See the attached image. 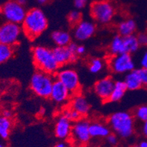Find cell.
<instances>
[{"label": "cell", "instance_id": "cell-41", "mask_svg": "<svg viewBox=\"0 0 147 147\" xmlns=\"http://www.w3.org/2000/svg\"><path fill=\"white\" fill-rule=\"evenodd\" d=\"M50 0H37V2H38L40 5H46L48 3Z\"/></svg>", "mask_w": 147, "mask_h": 147}, {"label": "cell", "instance_id": "cell-2", "mask_svg": "<svg viewBox=\"0 0 147 147\" xmlns=\"http://www.w3.org/2000/svg\"><path fill=\"white\" fill-rule=\"evenodd\" d=\"M108 125L119 138L128 139L135 132V117L127 111H117L109 116Z\"/></svg>", "mask_w": 147, "mask_h": 147}, {"label": "cell", "instance_id": "cell-22", "mask_svg": "<svg viewBox=\"0 0 147 147\" xmlns=\"http://www.w3.org/2000/svg\"><path fill=\"white\" fill-rule=\"evenodd\" d=\"M127 88L126 87L124 81L117 80L115 82L113 90L110 97L109 102H118L123 99L125 95Z\"/></svg>", "mask_w": 147, "mask_h": 147}, {"label": "cell", "instance_id": "cell-27", "mask_svg": "<svg viewBox=\"0 0 147 147\" xmlns=\"http://www.w3.org/2000/svg\"><path fill=\"white\" fill-rule=\"evenodd\" d=\"M82 20V14L78 9L71 10L68 15V22L72 27H75Z\"/></svg>", "mask_w": 147, "mask_h": 147}, {"label": "cell", "instance_id": "cell-44", "mask_svg": "<svg viewBox=\"0 0 147 147\" xmlns=\"http://www.w3.org/2000/svg\"><path fill=\"white\" fill-rule=\"evenodd\" d=\"M132 147H139V146L138 145H134V146H132Z\"/></svg>", "mask_w": 147, "mask_h": 147}, {"label": "cell", "instance_id": "cell-39", "mask_svg": "<svg viewBox=\"0 0 147 147\" xmlns=\"http://www.w3.org/2000/svg\"><path fill=\"white\" fill-rule=\"evenodd\" d=\"M138 146L139 147H147V139L141 140L138 144Z\"/></svg>", "mask_w": 147, "mask_h": 147}, {"label": "cell", "instance_id": "cell-45", "mask_svg": "<svg viewBox=\"0 0 147 147\" xmlns=\"http://www.w3.org/2000/svg\"><path fill=\"white\" fill-rule=\"evenodd\" d=\"M75 147H82V146H75Z\"/></svg>", "mask_w": 147, "mask_h": 147}, {"label": "cell", "instance_id": "cell-29", "mask_svg": "<svg viewBox=\"0 0 147 147\" xmlns=\"http://www.w3.org/2000/svg\"><path fill=\"white\" fill-rule=\"evenodd\" d=\"M133 115L135 119L140 121H147V105H143L138 107L134 110Z\"/></svg>", "mask_w": 147, "mask_h": 147}, {"label": "cell", "instance_id": "cell-3", "mask_svg": "<svg viewBox=\"0 0 147 147\" xmlns=\"http://www.w3.org/2000/svg\"><path fill=\"white\" fill-rule=\"evenodd\" d=\"M33 63L36 69L46 73L55 74L58 71V65L54 56L52 49L41 45L35 46L32 49Z\"/></svg>", "mask_w": 147, "mask_h": 147}, {"label": "cell", "instance_id": "cell-10", "mask_svg": "<svg viewBox=\"0 0 147 147\" xmlns=\"http://www.w3.org/2000/svg\"><path fill=\"white\" fill-rule=\"evenodd\" d=\"M56 79L62 82L71 95L80 94L81 90L80 80L79 74L73 69H63L56 73Z\"/></svg>", "mask_w": 147, "mask_h": 147}, {"label": "cell", "instance_id": "cell-34", "mask_svg": "<svg viewBox=\"0 0 147 147\" xmlns=\"http://www.w3.org/2000/svg\"><path fill=\"white\" fill-rule=\"evenodd\" d=\"M88 3V0H74V5L78 10L83 9Z\"/></svg>", "mask_w": 147, "mask_h": 147}, {"label": "cell", "instance_id": "cell-28", "mask_svg": "<svg viewBox=\"0 0 147 147\" xmlns=\"http://www.w3.org/2000/svg\"><path fill=\"white\" fill-rule=\"evenodd\" d=\"M62 114L65 117H66L67 119H69L72 122L77 121L80 120V119L82 118V115L79 113L77 110H75L74 109L72 108V107H71L70 106L69 107H66V108L64 109L63 110Z\"/></svg>", "mask_w": 147, "mask_h": 147}, {"label": "cell", "instance_id": "cell-26", "mask_svg": "<svg viewBox=\"0 0 147 147\" xmlns=\"http://www.w3.org/2000/svg\"><path fill=\"white\" fill-rule=\"evenodd\" d=\"M105 68V63L99 57H94L90 60L88 63V69L90 73L96 74L103 70Z\"/></svg>", "mask_w": 147, "mask_h": 147}, {"label": "cell", "instance_id": "cell-46", "mask_svg": "<svg viewBox=\"0 0 147 147\" xmlns=\"http://www.w3.org/2000/svg\"><path fill=\"white\" fill-rule=\"evenodd\" d=\"M0 93H1V90H0Z\"/></svg>", "mask_w": 147, "mask_h": 147}, {"label": "cell", "instance_id": "cell-33", "mask_svg": "<svg viewBox=\"0 0 147 147\" xmlns=\"http://www.w3.org/2000/svg\"><path fill=\"white\" fill-rule=\"evenodd\" d=\"M138 39L139 44L143 47H147V33L146 32H140L137 35Z\"/></svg>", "mask_w": 147, "mask_h": 147}, {"label": "cell", "instance_id": "cell-8", "mask_svg": "<svg viewBox=\"0 0 147 147\" xmlns=\"http://www.w3.org/2000/svg\"><path fill=\"white\" fill-rule=\"evenodd\" d=\"M23 32L20 24L5 22L0 24V43L14 47L20 40Z\"/></svg>", "mask_w": 147, "mask_h": 147}, {"label": "cell", "instance_id": "cell-13", "mask_svg": "<svg viewBox=\"0 0 147 147\" xmlns=\"http://www.w3.org/2000/svg\"><path fill=\"white\" fill-rule=\"evenodd\" d=\"M72 121L65 117L63 115H59L56 119L54 133L55 137L61 140H66L70 139L72 130Z\"/></svg>", "mask_w": 147, "mask_h": 147}, {"label": "cell", "instance_id": "cell-6", "mask_svg": "<svg viewBox=\"0 0 147 147\" xmlns=\"http://www.w3.org/2000/svg\"><path fill=\"white\" fill-rule=\"evenodd\" d=\"M109 69L115 74H124L135 70L136 62L131 54L124 53L110 56L108 60Z\"/></svg>", "mask_w": 147, "mask_h": 147}, {"label": "cell", "instance_id": "cell-23", "mask_svg": "<svg viewBox=\"0 0 147 147\" xmlns=\"http://www.w3.org/2000/svg\"><path fill=\"white\" fill-rule=\"evenodd\" d=\"M124 47H125V52L129 54H134L137 52L140 49V45L139 44L138 39L137 35H131L128 36L124 37Z\"/></svg>", "mask_w": 147, "mask_h": 147}, {"label": "cell", "instance_id": "cell-24", "mask_svg": "<svg viewBox=\"0 0 147 147\" xmlns=\"http://www.w3.org/2000/svg\"><path fill=\"white\" fill-rule=\"evenodd\" d=\"M12 121L4 116H0V138L7 140L10 137L12 129Z\"/></svg>", "mask_w": 147, "mask_h": 147}, {"label": "cell", "instance_id": "cell-1", "mask_svg": "<svg viewBox=\"0 0 147 147\" xmlns=\"http://www.w3.org/2000/svg\"><path fill=\"white\" fill-rule=\"evenodd\" d=\"M22 24L24 35L32 40L45 32L49 23L44 11L35 7L27 11Z\"/></svg>", "mask_w": 147, "mask_h": 147}, {"label": "cell", "instance_id": "cell-5", "mask_svg": "<svg viewBox=\"0 0 147 147\" xmlns=\"http://www.w3.org/2000/svg\"><path fill=\"white\" fill-rule=\"evenodd\" d=\"M115 13V5L110 0H97L90 5V16L96 22L102 25H107L112 22Z\"/></svg>", "mask_w": 147, "mask_h": 147}, {"label": "cell", "instance_id": "cell-12", "mask_svg": "<svg viewBox=\"0 0 147 147\" xmlns=\"http://www.w3.org/2000/svg\"><path fill=\"white\" fill-rule=\"evenodd\" d=\"M96 26L93 22L82 20L74 27V37L79 41L88 40L95 34Z\"/></svg>", "mask_w": 147, "mask_h": 147}, {"label": "cell", "instance_id": "cell-40", "mask_svg": "<svg viewBox=\"0 0 147 147\" xmlns=\"http://www.w3.org/2000/svg\"><path fill=\"white\" fill-rule=\"evenodd\" d=\"M15 1L16 2H18V4H20V5H24H24H25L27 2V0H15Z\"/></svg>", "mask_w": 147, "mask_h": 147}, {"label": "cell", "instance_id": "cell-30", "mask_svg": "<svg viewBox=\"0 0 147 147\" xmlns=\"http://www.w3.org/2000/svg\"><path fill=\"white\" fill-rule=\"evenodd\" d=\"M119 136L114 132H111L105 138V144L108 147H115L119 144Z\"/></svg>", "mask_w": 147, "mask_h": 147}, {"label": "cell", "instance_id": "cell-31", "mask_svg": "<svg viewBox=\"0 0 147 147\" xmlns=\"http://www.w3.org/2000/svg\"><path fill=\"white\" fill-rule=\"evenodd\" d=\"M139 65L140 68L147 69V49H145L139 57Z\"/></svg>", "mask_w": 147, "mask_h": 147}, {"label": "cell", "instance_id": "cell-11", "mask_svg": "<svg viewBox=\"0 0 147 147\" xmlns=\"http://www.w3.org/2000/svg\"><path fill=\"white\" fill-rule=\"evenodd\" d=\"M115 82L111 77L99 79L94 85V91L102 102H109L113 90Z\"/></svg>", "mask_w": 147, "mask_h": 147}, {"label": "cell", "instance_id": "cell-37", "mask_svg": "<svg viewBox=\"0 0 147 147\" xmlns=\"http://www.w3.org/2000/svg\"><path fill=\"white\" fill-rule=\"evenodd\" d=\"M141 131L144 137L147 139V121L143 122L142 127H141Z\"/></svg>", "mask_w": 147, "mask_h": 147}, {"label": "cell", "instance_id": "cell-35", "mask_svg": "<svg viewBox=\"0 0 147 147\" xmlns=\"http://www.w3.org/2000/svg\"><path fill=\"white\" fill-rule=\"evenodd\" d=\"M2 116L5 118H7V119H12V117L13 116V112H12L10 110H8V109H5L2 111Z\"/></svg>", "mask_w": 147, "mask_h": 147}, {"label": "cell", "instance_id": "cell-43", "mask_svg": "<svg viewBox=\"0 0 147 147\" xmlns=\"http://www.w3.org/2000/svg\"><path fill=\"white\" fill-rule=\"evenodd\" d=\"M2 7L0 6V15H2Z\"/></svg>", "mask_w": 147, "mask_h": 147}, {"label": "cell", "instance_id": "cell-18", "mask_svg": "<svg viewBox=\"0 0 147 147\" xmlns=\"http://www.w3.org/2000/svg\"><path fill=\"white\" fill-rule=\"evenodd\" d=\"M123 81L125 84L127 90H131V91L138 90L143 86L137 69H135L132 71L126 74Z\"/></svg>", "mask_w": 147, "mask_h": 147}, {"label": "cell", "instance_id": "cell-4", "mask_svg": "<svg viewBox=\"0 0 147 147\" xmlns=\"http://www.w3.org/2000/svg\"><path fill=\"white\" fill-rule=\"evenodd\" d=\"M54 82L52 74L38 70L30 78V88L37 96L48 99L50 98Z\"/></svg>", "mask_w": 147, "mask_h": 147}, {"label": "cell", "instance_id": "cell-38", "mask_svg": "<svg viewBox=\"0 0 147 147\" xmlns=\"http://www.w3.org/2000/svg\"><path fill=\"white\" fill-rule=\"evenodd\" d=\"M53 147H71V146L69 144H67L65 141L63 140V141L57 143Z\"/></svg>", "mask_w": 147, "mask_h": 147}, {"label": "cell", "instance_id": "cell-9", "mask_svg": "<svg viewBox=\"0 0 147 147\" xmlns=\"http://www.w3.org/2000/svg\"><path fill=\"white\" fill-rule=\"evenodd\" d=\"M2 16L6 22L22 24L27 11L24 5L18 4L15 0H9L2 6Z\"/></svg>", "mask_w": 147, "mask_h": 147}, {"label": "cell", "instance_id": "cell-20", "mask_svg": "<svg viewBox=\"0 0 147 147\" xmlns=\"http://www.w3.org/2000/svg\"><path fill=\"white\" fill-rule=\"evenodd\" d=\"M51 38L56 47H67L71 42V35L65 30H55L51 35Z\"/></svg>", "mask_w": 147, "mask_h": 147}, {"label": "cell", "instance_id": "cell-32", "mask_svg": "<svg viewBox=\"0 0 147 147\" xmlns=\"http://www.w3.org/2000/svg\"><path fill=\"white\" fill-rule=\"evenodd\" d=\"M137 71L139 74V77H140V80H141V82H142L143 86L147 87V69L140 68V69H137Z\"/></svg>", "mask_w": 147, "mask_h": 147}, {"label": "cell", "instance_id": "cell-7", "mask_svg": "<svg viewBox=\"0 0 147 147\" xmlns=\"http://www.w3.org/2000/svg\"><path fill=\"white\" fill-rule=\"evenodd\" d=\"M89 126L90 122L84 118L74 122L70 139L76 146L83 147L90 142L91 137L89 131Z\"/></svg>", "mask_w": 147, "mask_h": 147}, {"label": "cell", "instance_id": "cell-17", "mask_svg": "<svg viewBox=\"0 0 147 147\" xmlns=\"http://www.w3.org/2000/svg\"><path fill=\"white\" fill-rule=\"evenodd\" d=\"M89 131L91 138H105L111 133V129L108 124L101 121H94L90 123Z\"/></svg>", "mask_w": 147, "mask_h": 147}, {"label": "cell", "instance_id": "cell-36", "mask_svg": "<svg viewBox=\"0 0 147 147\" xmlns=\"http://www.w3.org/2000/svg\"><path fill=\"white\" fill-rule=\"evenodd\" d=\"M86 52V49L85 47L83 45H78L77 49V53L78 55V56H81V55H83Z\"/></svg>", "mask_w": 147, "mask_h": 147}, {"label": "cell", "instance_id": "cell-14", "mask_svg": "<svg viewBox=\"0 0 147 147\" xmlns=\"http://www.w3.org/2000/svg\"><path fill=\"white\" fill-rule=\"evenodd\" d=\"M71 94L65 85L56 80H55L50 95L51 100L57 105H64L69 101Z\"/></svg>", "mask_w": 147, "mask_h": 147}, {"label": "cell", "instance_id": "cell-15", "mask_svg": "<svg viewBox=\"0 0 147 147\" xmlns=\"http://www.w3.org/2000/svg\"><path fill=\"white\" fill-rule=\"evenodd\" d=\"M54 56L60 66L75 62L78 58V55L74 53L67 47H56L52 49Z\"/></svg>", "mask_w": 147, "mask_h": 147}, {"label": "cell", "instance_id": "cell-19", "mask_svg": "<svg viewBox=\"0 0 147 147\" xmlns=\"http://www.w3.org/2000/svg\"><path fill=\"white\" fill-rule=\"evenodd\" d=\"M137 30V24L133 18H126L117 25V32L119 35L126 37L135 34Z\"/></svg>", "mask_w": 147, "mask_h": 147}, {"label": "cell", "instance_id": "cell-21", "mask_svg": "<svg viewBox=\"0 0 147 147\" xmlns=\"http://www.w3.org/2000/svg\"><path fill=\"white\" fill-rule=\"evenodd\" d=\"M108 52L110 56L124 53L125 52V47H124V37L121 36L119 34L115 35L110 41Z\"/></svg>", "mask_w": 147, "mask_h": 147}, {"label": "cell", "instance_id": "cell-16", "mask_svg": "<svg viewBox=\"0 0 147 147\" xmlns=\"http://www.w3.org/2000/svg\"><path fill=\"white\" fill-rule=\"evenodd\" d=\"M70 107L77 110L82 118L86 116L90 110V105L88 100L81 94L73 95V98L70 102Z\"/></svg>", "mask_w": 147, "mask_h": 147}, {"label": "cell", "instance_id": "cell-25", "mask_svg": "<svg viewBox=\"0 0 147 147\" xmlns=\"http://www.w3.org/2000/svg\"><path fill=\"white\" fill-rule=\"evenodd\" d=\"M14 55L13 47L0 43V64L7 62Z\"/></svg>", "mask_w": 147, "mask_h": 147}, {"label": "cell", "instance_id": "cell-42", "mask_svg": "<svg viewBox=\"0 0 147 147\" xmlns=\"http://www.w3.org/2000/svg\"><path fill=\"white\" fill-rule=\"evenodd\" d=\"M0 147H6V146L5 145V144H3V143L0 141Z\"/></svg>", "mask_w": 147, "mask_h": 147}]
</instances>
